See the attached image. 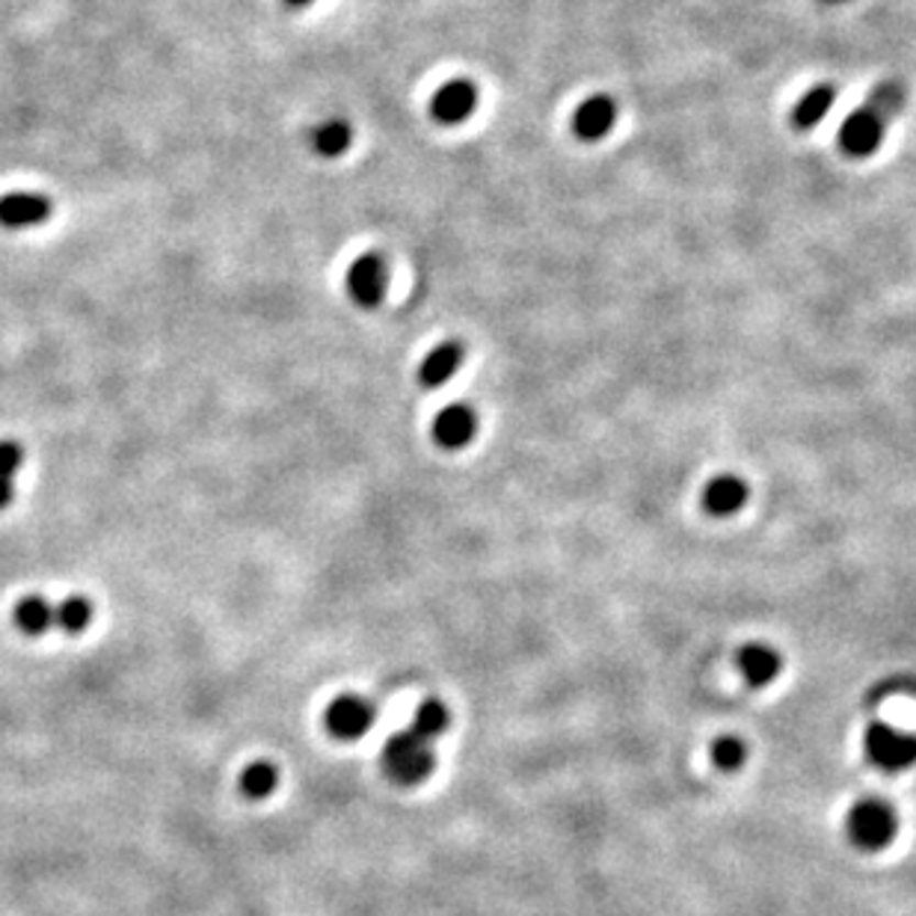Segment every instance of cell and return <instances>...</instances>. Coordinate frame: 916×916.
Wrapping results in <instances>:
<instances>
[{
  "instance_id": "obj_2",
  "label": "cell",
  "mask_w": 916,
  "mask_h": 916,
  "mask_svg": "<svg viewBox=\"0 0 916 916\" xmlns=\"http://www.w3.org/2000/svg\"><path fill=\"white\" fill-rule=\"evenodd\" d=\"M846 834L863 851H881L887 848L898 834L896 809L884 798H863L848 809Z\"/></svg>"
},
{
  "instance_id": "obj_9",
  "label": "cell",
  "mask_w": 916,
  "mask_h": 916,
  "mask_svg": "<svg viewBox=\"0 0 916 916\" xmlns=\"http://www.w3.org/2000/svg\"><path fill=\"white\" fill-rule=\"evenodd\" d=\"M51 199L42 194H7L0 199V225L21 232L51 220Z\"/></svg>"
},
{
  "instance_id": "obj_18",
  "label": "cell",
  "mask_w": 916,
  "mask_h": 916,
  "mask_svg": "<svg viewBox=\"0 0 916 916\" xmlns=\"http://www.w3.org/2000/svg\"><path fill=\"white\" fill-rule=\"evenodd\" d=\"M276 786H279V771H276L271 762H253V765L241 774V792H244L246 798H267V795H274Z\"/></svg>"
},
{
  "instance_id": "obj_16",
  "label": "cell",
  "mask_w": 916,
  "mask_h": 916,
  "mask_svg": "<svg viewBox=\"0 0 916 916\" xmlns=\"http://www.w3.org/2000/svg\"><path fill=\"white\" fill-rule=\"evenodd\" d=\"M15 623H19L21 632L27 634H42L48 632L54 626V605L42 596H24L19 605H15Z\"/></svg>"
},
{
  "instance_id": "obj_25",
  "label": "cell",
  "mask_w": 916,
  "mask_h": 916,
  "mask_svg": "<svg viewBox=\"0 0 916 916\" xmlns=\"http://www.w3.org/2000/svg\"><path fill=\"white\" fill-rule=\"evenodd\" d=\"M828 3H842V0H828Z\"/></svg>"
},
{
  "instance_id": "obj_4",
  "label": "cell",
  "mask_w": 916,
  "mask_h": 916,
  "mask_svg": "<svg viewBox=\"0 0 916 916\" xmlns=\"http://www.w3.org/2000/svg\"><path fill=\"white\" fill-rule=\"evenodd\" d=\"M351 300L362 309H377L389 291V264L380 253H365L347 267L344 276Z\"/></svg>"
},
{
  "instance_id": "obj_6",
  "label": "cell",
  "mask_w": 916,
  "mask_h": 916,
  "mask_svg": "<svg viewBox=\"0 0 916 916\" xmlns=\"http://www.w3.org/2000/svg\"><path fill=\"white\" fill-rule=\"evenodd\" d=\"M374 718H377V711H374V706H371L365 697H360V694H344V697L330 703L323 724H327V730H330V736H335V739L356 741L371 730Z\"/></svg>"
},
{
  "instance_id": "obj_15",
  "label": "cell",
  "mask_w": 916,
  "mask_h": 916,
  "mask_svg": "<svg viewBox=\"0 0 916 916\" xmlns=\"http://www.w3.org/2000/svg\"><path fill=\"white\" fill-rule=\"evenodd\" d=\"M353 143V128L344 119H327L314 128L312 146L321 157H342Z\"/></svg>"
},
{
  "instance_id": "obj_10",
  "label": "cell",
  "mask_w": 916,
  "mask_h": 916,
  "mask_svg": "<svg viewBox=\"0 0 916 916\" xmlns=\"http://www.w3.org/2000/svg\"><path fill=\"white\" fill-rule=\"evenodd\" d=\"M617 122V104L615 98L608 96H591L585 98L573 113V134L585 143H596L603 140Z\"/></svg>"
},
{
  "instance_id": "obj_21",
  "label": "cell",
  "mask_w": 916,
  "mask_h": 916,
  "mask_svg": "<svg viewBox=\"0 0 916 916\" xmlns=\"http://www.w3.org/2000/svg\"><path fill=\"white\" fill-rule=\"evenodd\" d=\"M748 760V744L739 736H721L711 744V762L721 771H736Z\"/></svg>"
},
{
  "instance_id": "obj_12",
  "label": "cell",
  "mask_w": 916,
  "mask_h": 916,
  "mask_svg": "<svg viewBox=\"0 0 916 916\" xmlns=\"http://www.w3.org/2000/svg\"><path fill=\"white\" fill-rule=\"evenodd\" d=\"M466 360V351L460 342H442L421 360L419 365V383L424 389H439L454 377Z\"/></svg>"
},
{
  "instance_id": "obj_5",
  "label": "cell",
  "mask_w": 916,
  "mask_h": 916,
  "mask_svg": "<svg viewBox=\"0 0 916 916\" xmlns=\"http://www.w3.org/2000/svg\"><path fill=\"white\" fill-rule=\"evenodd\" d=\"M887 119L875 113V110L863 104L851 117L839 125V148L851 157H869L875 155L887 131Z\"/></svg>"
},
{
  "instance_id": "obj_19",
  "label": "cell",
  "mask_w": 916,
  "mask_h": 916,
  "mask_svg": "<svg viewBox=\"0 0 916 916\" xmlns=\"http://www.w3.org/2000/svg\"><path fill=\"white\" fill-rule=\"evenodd\" d=\"M863 104H869V108L875 110V113H881L887 122H893V119L902 113V108H905V87L896 84V80H884V84H878V87L869 92V98Z\"/></svg>"
},
{
  "instance_id": "obj_23",
  "label": "cell",
  "mask_w": 916,
  "mask_h": 916,
  "mask_svg": "<svg viewBox=\"0 0 916 916\" xmlns=\"http://www.w3.org/2000/svg\"><path fill=\"white\" fill-rule=\"evenodd\" d=\"M12 496H15V487H12V481L0 478V510L12 505Z\"/></svg>"
},
{
  "instance_id": "obj_17",
  "label": "cell",
  "mask_w": 916,
  "mask_h": 916,
  "mask_svg": "<svg viewBox=\"0 0 916 916\" xmlns=\"http://www.w3.org/2000/svg\"><path fill=\"white\" fill-rule=\"evenodd\" d=\"M451 724V711L449 706L442 700H437V697H428V700L419 703V709H416V718H412V730L419 732V736H424L428 741L439 739L442 732L449 730Z\"/></svg>"
},
{
  "instance_id": "obj_22",
  "label": "cell",
  "mask_w": 916,
  "mask_h": 916,
  "mask_svg": "<svg viewBox=\"0 0 916 916\" xmlns=\"http://www.w3.org/2000/svg\"><path fill=\"white\" fill-rule=\"evenodd\" d=\"M21 463H24V449H21L19 442H12V439H3L0 442V478H15Z\"/></svg>"
},
{
  "instance_id": "obj_13",
  "label": "cell",
  "mask_w": 916,
  "mask_h": 916,
  "mask_svg": "<svg viewBox=\"0 0 916 916\" xmlns=\"http://www.w3.org/2000/svg\"><path fill=\"white\" fill-rule=\"evenodd\" d=\"M780 667H783V659L774 647L769 643H751L744 647L739 653V671L744 676V683L753 685V688H762L769 685L771 680H777Z\"/></svg>"
},
{
  "instance_id": "obj_7",
  "label": "cell",
  "mask_w": 916,
  "mask_h": 916,
  "mask_svg": "<svg viewBox=\"0 0 916 916\" xmlns=\"http://www.w3.org/2000/svg\"><path fill=\"white\" fill-rule=\"evenodd\" d=\"M478 108V87L466 78L449 80L445 87L437 89L430 101V113L439 125H463Z\"/></svg>"
},
{
  "instance_id": "obj_8",
  "label": "cell",
  "mask_w": 916,
  "mask_h": 916,
  "mask_svg": "<svg viewBox=\"0 0 916 916\" xmlns=\"http://www.w3.org/2000/svg\"><path fill=\"white\" fill-rule=\"evenodd\" d=\"M475 437H478V412L468 404H451L433 419V439L442 449H466Z\"/></svg>"
},
{
  "instance_id": "obj_3",
  "label": "cell",
  "mask_w": 916,
  "mask_h": 916,
  "mask_svg": "<svg viewBox=\"0 0 916 916\" xmlns=\"http://www.w3.org/2000/svg\"><path fill=\"white\" fill-rule=\"evenodd\" d=\"M863 751L881 771H905L916 762V736L893 724H872L863 736Z\"/></svg>"
},
{
  "instance_id": "obj_1",
  "label": "cell",
  "mask_w": 916,
  "mask_h": 916,
  "mask_svg": "<svg viewBox=\"0 0 916 916\" xmlns=\"http://www.w3.org/2000/svg\"><path fill=\"white\" fill-rule=\"evenodd\" d=\"M437 760H433V748L424 736L412 730L395 732L386 748H383V769L395 783L400 786H416L424 783L428 774L433 771Z\"/></svg>"
},
{
  "instance_id": "obj_14",
  "label": "cell",
  "mask_w": 916,
  "mask_h": 916,
  "mask_svg": "<svg viewBox=\"0 0 916 916\" xmlns=\"http://www.w3.org/2000/svg\"><path fill=\"white\" fill-rule=\"evenodd\" d=\"M834 101H837V87L816 84V87L801 96V101L792 110V125L798 128V131H813L819 122H825V117L834 108Z\"/></svg>"
},
{
  "instance_id": "obj_11",
  "label": "cell",
  "mask_w": 916,
  "mask_h": 916,
  "mask_svg": "<svg viewBox=\"0 0 916 916\" xmlns=\"http://www.w3.org/2000/svg\"><path fill=\"white\" fill-rule=\"evenodd\" d=\"M748 505V484L736 475H718L703 487V510L711 517H732Z\"/></svg>"
},
{
  "instance_id": "obj_20",
  "label": "cell",
  "mask_w": 916,
  "mask_h": 916,
  "mask_svg": "<svg viewBox=\"0 0 916 916\" xmlns=\"http://www.w3.org/2000/svg\"><path fill=\"white\" fill-rule=\"evenodd\" d=\"M89 620H92V605L84 596H71V599L54 608V623H59V629H66L69 634L84 632Z\"/></svg>"
},
{
  "instance_id": "obj_24",
  "label": "cell",
  "mask_w": 916,
  "mask_h": 916,
  "mask_svg": "<svg viewBox=\"0 0 916 916\" xmlns=\"http://www.w3.org/2000/svg\"><path fill=\"white\" fill-rule=\"evenodd\" d=\"M288 7H294V10H302V7H309L312 0H285Z\"/></svg>"
}]
</instances>
